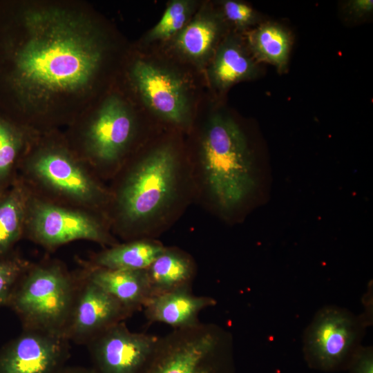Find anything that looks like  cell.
Here are the masks:
<instances>
[{
  "label": "cell",
  "mask_w": 373,
  "mask_h": 373,
  "mask_svg": "<svg viewBox=\"0 0 373 373\" xmlns=\"http://www.w3.org/2000/svg\"><path fill=\"white\" fill-rule=\"evenodd\" d=\"M83 276L99 286L133 313L151 297L146 269H111L87 265Z\"/></svg>",
  "instance_id": "15"
},
{
  "label": "cell",
  "mask_w": 373,
  "mask_h": 373,
  "mask_svg": "<svg viewBox=\"0 0 373 373\" xmlns=\"http://www.w3.org/2000/svg\"><path fill=\"white\" fill-rule=\"evenodd\" d=\"M25 235L50 249L78 240L111 246L117 245L99 216L56 204L31 193L28 203Z\"/></svg>",
  "instance_id": "9"
},
{
  "label": "cell",
  "mask_w": 373,
  "mask_h": 373,
  "mask_svg": "<svg viewBox=\"0 0 373 373\" xmlns=\"http://www.w3.org/2000/svg\"><path fill=\"white\" fill-rule=\"evenodd\" d=\"M68 341L25 329L0 350V373H59L69 357Z\"/></svg>",
  "instance_id": "12"
},
{
  "label": "cell",
  "mask_w": 373,
  "mask_h": 373,
  "mask_svg": "<svg viewBox=\"0 0 373 373\" xmlns=\"http://www.w3.org/2000/svg\"><path fill=\"white\" fill-rule=\"evenodd\" d=\"M125 77L131 90L161 117L175 124L189 118L185 87L174 73L135 57L128 61Z\"/></svg>",
  "instance_id": "11"
},
{
  "label": "cell",
  "mask_w": 373,
  "mask_h": 373,
  "mask_svg": "<svg viewBox=\"0 0 373 373\" xmlns=\"http://www.w3.org/2000/svg\"><path fill=\"white\" fill-rule=\"evenodd\" d=\"M224 18L240 29H246L260 22L259 14L250 6L233 0L222 1Z\"/></svg>",
  "instance_id": "25"
},
{
  "label": "cell",
  "mask_w": 373,
  "mask_h": 373,
  "mask_svg": "<svg viewBox=\"0 0 373 373\" xmlns=\"http://www.w3.org/2000/svg\"><path fill=\"white\" fill-rule=\"evenodd\" d=\"M193 5V1L187 0L171 1L159 22L148 34L147 40L166 39L178 34L186 26Z\"/></svg>",
  "instance_id": "23"
},
{
  "label": "cell",
  "mask_w": 373,
  "mask_h": 373,
  "mask_svg": "<svg viewBox=\"0 0 373 373\" xmlns=\"http://www.w3.org/2000/svg\"><path fill=\"white\" fill-rule=\"evenodd\" d=\"M82 0H0V111L44 133L67 127L110 88L118 50Z\"/></svg>",
  "instance_id": "1"
},
{
  "label": "cell",
  "mask_w": 373,
  "mask_h": 373,
  "mask_svg": "<svg viewBox=\"0 0 373 373\" xmlns=\"http://www.w3.org/2000/svg\"><path fill=\"white\" fill-rule=\"evenodd\" d=\"M216 304L213 298L195 296L191 288L185 287L151 296L143 309L148 321L178 329L200 323V313Z\"/></svg>",
  "instance_id": "14"
},
{
  "label": "cell",
  "mask_w": 373,
  "mask_h": 373,
  "mask_svg": "<svg viewBox=\"0 0 373 373\" xmlns=\"http://www.w3.org/2000/svg\"><path fill=\"white\" fill-rule=\"evenodd\" d=\"M30 193L48 202L100 216L110 193L75 153L61 129L37 133L17 171Z\"/></svg>",
  "instance_id": "2"
},
{
  "label": "cell",
  "mask_w": 373,
  "mask_h": 373,
  "mask_svg": "<svg viewBox=\"0 0 373 373\" xmlns=\"http://www.w3.org/2000/svg\"><path fill=\"white\" fill-rule=\"evenodd\" d=\"M367 325L346 308L328 305L317 311L303 337L304 358L314 370H345L361 345Z\"/></svg>",
  "instance_id": "8"
},
{
  "label": "cell",
  "mask_w": 373,
  "mask_h": 373,
  "mask_svg": "<svg viewBox=\"0 0 373 373\" xmlns=\"http://www.w3.org/2000/svg\"><path fill=\"white\" fill-rule=\"evenodd\" d=\"M178 160L170 145H162L128 167L113 197L114 220L125 236L160 213L172 200Z\"/></svg>",
  "instance_id": "5"
},
{
  "label": "cell",
  "mask_w": 373,
  "mask_h": 373,
  "mask_svg": "<svg viewBox=\"0 0 373 373\" xmlns=\"http://www.w3.org/2000/svg\"><path fill=\"white\" fill-rule=\"evenodd\" d=\"M347 370L349 373H373V349L361 345L352 357Z\"/></svg>",
  "instance_id": "26"
},
{
  "label": "cell",
  "mask_w": 373,
  "mask_h": 373,
  "mask_svg": "<svg viewBox=\"0 0 373 373\" xmlns=\"http://www.w3.org/2000/svg\"><path fill=\"white\" fill-rule=\"evenodd\" d=\"M200 159L207 187L221 211H232L254 190L252 154L231 117L220 113L211 117L201 141Z\"/></svg>",
  "instance_id": "4"
},
{
  "label": "cell",
  "mask_w": 373,
  "mask_h": 373,
  "mask_svg": "<svg viewBox=\"0 0 373 373\" xmlns=\"http://www.w3.org/2000/svg\"><path fill=\"white\" fill-rule=\"evenodd\" d=\"M247 42L254 59L274 66L281 73L287 70L292 39L284 26L274 22L260 23L247 33Z\"/></svg>",
  "instance_id": "21"
},
{
  "label": "cell",
  "mask_w": 373,
  "mask_h": 373,
  "mask_svg": "<svg viewBox=\"0 0 373 373\" xmlns=\"http://www.w3.org/2000/svg\"><path fill=\"white\" fill-rule=\"evenodd\" d=\"M349 12L356 17H361L370 14L373 10L372 0H352L347 2Z\"/></svg>",
  "instance_id": "27"
},
{
  "label": "cell",
  "mask_w": 373,
  "mask_h": 373,
  "mask_svg": "<svg viewBox=\"0 0 373 373\" xmlns=\"http://www.w3.org/2000/svg\"><path fill=\"white\" fill-rule=\"evenodd\" d=\"M2 193H0V195Z\"/></svg>",
  "instance_id": "29"
},
{
  "label": "cell",
  "mask_w": 373,
  "mask_h": 373,
  "mask_svg": "<svg viewBox=\"0 0 373 373\" xmlns=\"http://www.w3.org/2000/svg\"><path fill=\"white\" fill-rule=\"evenodd\" d=\"M222 32V21L219 16L201 13L177 34L175 45L188 58L202 62L212 55Z\"/></svg>",
  "instance_id": "20"
},
{
  "label": "cell",
  "mask_w": 373,
  "mask_h": 373,
  "mask_svg": "<svg viewBox=\"0 0 373 373\" xmlns=\"http://www.w3.org/2000/svg\"><path fill=\"white\" fill-rule=\"evenodd\" d=\"M258 75V67L240 40L233 35L226 37L216 49L209 68V77L215 87L225 90Z\"/></svg>",
  "instance_id": "16"
},
{
  "label": "cell",
  "mask_w": 373,
  "mask_h": 373,
  "mask_svg": "<svg viewBox=\"0 0 373 373\" xmlns=\"http://www.w3.org/2000/svg\"><path fill=\"white\" fill-rule=\"evenodd\" d=\"M78 287L75 278L57 262L30 265L8 305L19 316L25 329L64 337Z\"/></svg>",
  "instance_id": "6"
},
{
  "label": "cell",
  "mask_w": 373,
  "mask_h": 373,
  "mask_svg": "<svg viewBox=\"0 0 373 373\" xmlns=\"http://www.w3.org/2000/svg\"><path fill=\"white\" fill-rule=\"evenodd\" d=\"M30 265L14 254L0 258V307L8 305L17 283Z\"/></svg>",
  "instance_id": "24"
},
{
  "label": "cell",
  "mask_w": 373,
  "mask_h": 373,
  "mask_svg": "<svg viewBox=\"0 0 373 373\" xmlns=\"http://www.w3.org/2000/svg\"><path fill=\"white\" fill-rule=\"evenodd\" d=\"M151 296L181 288H191L195 276L192 260L174 249L164 251L146 269Z\"/></svg>",
  "instance_id": "19"
},
{
  "label": "cell",
  "mask_w": 373,
  "mask_h": 373,
  "mask_svg": "<svg viewBox=\"0 0 373 373\" xmlns=\"http://www.w3.org/2000/svg\"><path fill=\"white\" fill-rule=\"evenodd\" d=\"M144 373H236L232 335L214 323L173 329Z\"/></svg>",
  "instance_id": "7"
},
{
  "label": "cell",
  "mask_w": 373,
  "mask_h": 373,
  "mask_svg": "<svg viewBox=\"0 0 373 373\" xmlns=\"http://www.w3.org/2000/svg\"><path fill=\"white\" fill-rule=\"evenodd\" d=\"M30 191L17 176L0 195V258L10 254L15 244L24 236Z\"/></svg>",
  "instance_id": "17"
},
{
  "label": "cell",
  "mask_w": 373,
  "mask_h": 373,
  "mask_svg": "<svg viewBox=\"0 0 373 373\" xmlns=\"http://www.w3.org/2000/svg\"><path fill=\"white\" fill-rule=\"evenodd\" d=\"M160 336L131 332L124 322L105 329L87 344L94 373H144Z\"/></svg>",
  "instance_id": "10"
},
{
  "label": "cell",
  "mask_w": 373,
  "mask_h": 373,
  "mask_svg": "<svg viewBox=\"0 0 373 373\" xmlns=\"http://www.w3.org/2000/svg\"><path fill=\"white\" fill-rule=\"evenodd\" d=\"M59 373H94V372L92 368L66 367Z\"/></svg>",
  "instance_id": "28"
},
{
  "label": "cell",
  "mask_w": 373,
  "mask_h": 373,
  "mask_svg": "<svg viewBox=\"0 0 373 373\" xmlns=\"http://www.w3.org/2000/svg\"><path fill=\"white\" fill-rule=\"evenodd\" d=\"M37 133L0 111V193L15 182L20 162Z\"/></svg>",
  "instance_id": "18"
},
{
  "label": "cell",
  "mask_w": 373,
  "mask_h": 373,
  "mask_svg": "<svg viewBox=\"0 0 373 373\" xmlns=\"http://www.w3.org/2000/svg\"><path fill=\"white\" fill-rule=\"evenodd\" d=\"M128 99L111 88L63 131L75 153L97 175L115 170L131 149L136 116Z\"/></svg>",
  "instance_id": "3"
},
{
  "label": "cell",
  "mask_w": 373,
  "mask_h": 373,
  "mask_svg": "<svg viewBox=\"0 0 373 373\" xmlns=\"http://www.w3.org/2000/svg\"><path fill=\"white\" fill-rule=\"evenodd\" d=\"M82 280L64 337L88 343L108 327L124 322L133 312L84 276Z\"/></svg>",
  "instance_id": "13"
},
{
  "label": "cell",
  "mask_w": 373,
  "mask_h": 373,
  "mask_svg": "<svg viewBox=\"0 0 373 373\" xmlns=\"http://www.w3.org/2000/svg\"><path fill=\"white\" fill-rule=\"evenodd\" d=\"M164 248L161 244L149 240L117 244L96 254L88 265L111 269H146Z\"/></svg>",
  "instance_id": "22"
}]
</instances>
